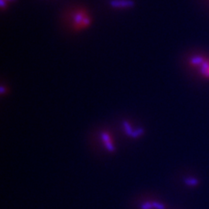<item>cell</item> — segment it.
Returning <instances> with one entry per match:
<instances>
[{
    "label": "cell",
    "instance_id": "cell-1",
    "mask_svg": "<svg viewBox=\"0 0 209 209\" xmlns=\"http://www.w3.org/2000/svg\"><path fill=\"white\" fill-rule=\"evenodd\" d=\"M190 64L194 66L200 65L201 68V72L205 77H209V60L205 58L201 54H195L191 57L189 60Z\"/></svg>",
    "mask_w": 209,
    "mask_h": 209
},
{
    "label": "cell",
    "instance_id": "cell-2",
    "mask_svg": "<svg viewBox=\"0 0 209 209\" xmlns=\"http://www.w3.org/2000/svg\"><path fill=\"white\" fill-rule=\"evenodd\" d=\"M112 137L108 133H102V140L105 143V145L106 146L107 149L110 151L114 150V145L112 143Z\"/></svg>",
    "mask_w": 209,
    "mask_h": 209
},
{
    "label": "cell",
    "instance_id": "cell-3",
    "mask_svg": "<svg viewBox=\"0 0 209 209\" xmlns=\"http://www.w3.org/2000/svg\"><path fill=\"white\" fill-rule=\"evenodd\" d=\"M142 209H153V208H157V209H163L162 204H149V203H146V204H143L141 206Z\"/></svg>",
    "mask_w": 209,
    "mask_h": 209
},
{
    "label": "cell",
    "instance_id": "cell-4",
    "mask_svg": "<svg viewBox=\"0 0 209 209\" xmlns=\"http://www.w3.org/2000/svg\"><path fill=\"white\" fill-rule=\"evenodd\" d=\"M197 2H198L200 6L204 9L205 11L209 13V0H197Z\"/></svg>",
    "mask_w": 209,
    "mask_h": 209
}]
</instances>
